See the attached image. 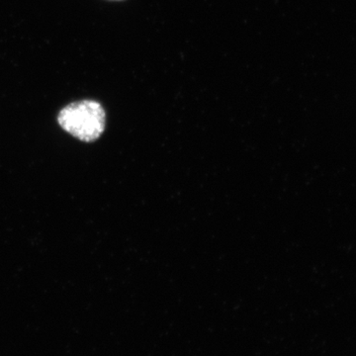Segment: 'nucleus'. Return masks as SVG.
I'll return each instance as SVG.
<instances>
[{
  "mask_svg": "<svg viewBox=\"0 0 356 356\" xmlns=\"http://www.w3.org/2000/svg\"><path fill=\"white\" fill-rule=\"evenodd\" d=\"M58 123L63 130L83 142L99 139L105 130L106 113L99 102L81 100L60 110Z\"/></svg>",
  "mask_w": 356,
  "mask_h": 356,
  "instance_id": "nucleus-1",
  "label": "nucleus"
},
{
  "mask_svg": "<svg viewBox=\"0 0 356 356\" xmlns=\"http://www.w3.org/2000/svg\"><path fill=\"white\" fill-rule=\"evenodd\" d=\"M113 1H120V0H113Z\"/></svg>",
  "mask_w": 356,
  "mask_h": 356,
  "instance_id": "nucleus-2",
  "label": "nucleus"
}]
</instances>
